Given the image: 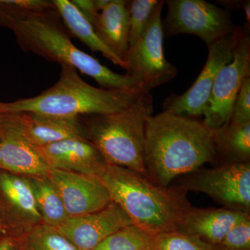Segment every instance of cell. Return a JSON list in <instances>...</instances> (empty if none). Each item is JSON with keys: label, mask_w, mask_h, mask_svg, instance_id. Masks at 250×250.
<instances>
[{"label": "cell", "mask_w": 250, "mask_h": 250, "mask_svg": "<svg viewBox=\"0 0 250 250\" xmlns=\"http://www.w3.org/2000/svg\"><path fill=\"white\" fill-rule=\"evenodd\" d=\"M147 178L168 187L179 176L217 160L214 131L196 118L163 111L148 118L145 140Z\"/></svg>", "instance_id": "cell-1"}, {"label": "cell", "mask_w": 250, "mask_h": 250, "mask_svg": "<svg viewBox=\"0 0 250 250\" xmlns=\"http://www.w3.org/2000/svg\"><path fill=\"white\" fill-rule=\"evenodd\" d=\"M54 11L57 10L44 12L22 11L6 6L0 0V25L13 31L24 50L31 51L60 65L75 67L94 79L102 88L143 90L134 77L112 71L74 45L56 19Z\"/></svg>", "instance_id": "cell-2"}, {"label": "cell", "mask_w": 250, "mask_h": 250, "mask_svg": "<svg viewBox=\"0 0 250 250\" xmlns=\"http://www.w3.org/2000/svg\"><path fill=\"white\" fill-rule=\"evenodd\" d=\"M98 177L112 202L123 208L134 226L150 236L176 231L192 208L185 189L159 187L125 167L108 164Z\"/></svg>", "instance_id": "cell-3"}, {"label": "cell", "mask_w": 250, "mask_h": 250, "mask_svg": "<svg viewBox=\"0 0 250 250\" xmlns=\"http://www.w3.org/2000/svg\"><path fill=\"white\" fill-rule=\"evenodd\" d=\"M61 65L60 77L55 84L37 96L1 103V113L30 112L70 117L109 114L131 107L150 94L97 88L82 80L75 67Z\"/></svg>", "instance_id": "cell-4"}, {"label": "cell", "mask_w": 250, "mask_h": 250, "mask_svg": "<svg viewBox=\"0 0 250 250\" xmlns=\"http://www.w3.org/2000/svg\"><path fill=\"white\" fill-rule=\"evenodd\" d=\"M152 113L149 94L123 111L88 116L84 125L87 139L108 165L129 169L147 178L144 159L146 126Z\"/></svg>", "instance_id": "cell-5"}, {"label": "cell", "mask_w": 250, "mask_h": 250, "mask_svg": "<svg viewBox=\"0 0 250 250\" xmlns=\"http://www.w3.org/2000/svg\"><path fill=\"white\" fill-rule=\"evenodd\" d=\"M165 4L159 1L142 36L129 47L125 59L128 74L147 93L173 80L177 74V67L166 60L164 54L161 11Z\"/></svg>", "instance_id": "cell-6"}, {"label": "cell", "mask_w": 250, "mask_h": 250, "mask_svg": "<svg viewBox=\"0 0 250 250\" xmlns=\"http://www.w3.org/2000/svg\"><path fill=\"white\" fill-rule=\"evenodd\" d=\"M177 186L187 192L205 194L225 208L250 213V162L198 169L184 175Z\"/></svg>", "instance_id": "cell-7"}, {"label": "cell", "mask_w": 250, "mask_h": 250, "mask_svg": "<svg viewBox=\"0 0 250 250\" xmlns=\"http://www.w3.org/2000/svg\"><path fill=\"white\" fill-rule=\"evenodd\" d=\"M162 22L164 36L189 34L200 38L207 45L236 29L226 10L204 0H168Z\"/></svg>", "instance_id": "cell-8"}, {"label": "cell", "mask_w": 250, "mask_h": 250, "mask_svg": "<svg viewBox=\"0 0 250 250\" xmlns=\"http://www.w3.org/2000/svg\"><path fill=\"white\" fill-rule=\"evenodd\" d=\"M250 77V37L248 26L238 27V40L232 61L219 72L204 109L203 123L218 129L229 121L243 80Z\"/></svg>", "instance_id": "cell-9"}, {"label": "cell", "mask_w": 250, "mask_h": 250, "mask_svg": "<svg viewBox=\"0 0 250 250\" xmlns=\"http://www.w3.org/2000/svg\"><path fill=\"white\" fill-rule=\"evenodd\" d=\"M238 40V27L231 34L208 46L205 67L190 88L182 95L172 93L164 103V111L197 118L203 114L217 75L232 61Z\"/></svg>", "instance_id": "cell-10"}, {"label": "cell", "mask_w": 250, "mask_h": 250, "mask_svg": "<svg viewBox=\"0 0 250 250\" xmlns=\"http://www.w3.org/2000/svg\"><path fill=\"white\" fill-rule=\"evenodd\" d=\"M0 218L5 233L21 236L42 223L34 194L24 176L0 169Z\"/></svg>", "instance_id": "cell-11"}, {"label": "cell", "mask_w": 250, "mask_h": 250, "mask_svg": "<svg viewBox=\"0 0 250 250\" xmlns=\"http://www.w3.org/2000/svg\"><path fill=\"white\" fill-rule=\"evenodd\" d=\"M48 177L57 187L69 218L98 211L112 202L98 176L51 169Z\"/></svg>", "instance_id": "cell-12"}, {"label": "cell", "mask_w": 250, "mask_h": 250, "mask_svg": "<svg viewBox=\"0 0 250 250\" xmlns=\"http://www.w3.org/2000/svg\"><path fill=\"white\" fill-rule=\"evenodd\" d=\"M131 225L123 208L111 202L98 211L68 218L57 228L79 250H93L108 236Z\"/></svg>", "instance_id": "cell-13"}, {"label": "cell", "mask_w": 250, "mask_h": 250, "mask_svg": "<svg viewBox=\"0 0 250 250\" xmlns=\"http://www.w3.org/2000/svg\"><path fill=\"white\" fill-rule=\"evenodd\" d=\"M1 169L18 175L48 176L51 168L23 134L14 113H0Z\"/></svg>", "instance_id": "cell-14"}, {"label": "cell", "mask_w": 250, "mask_h": 250, "mask_svg": "<svg viewBox=\"0 0 250 250\" xmlns=\"http://www.w3.org/2000/svg\"><path fill=\"white\" fill-rule=\"evenodd\" d=\"M34 147L51 169L98 176L108 165L98 148L85 138Z\"/></svg>", "instance_id": "cell-15"}, {"label": "cell", "mask_w": 250, "mask_h": 250, "mask_svg": "<svg viewBox=\"0 0 250 250\" xmlns=\"http://www.w3.org/2000/svg\"><path fill=\"white\" fill-rule=\"evenodd\" d=\"M26 139L36 147L73 138H86L80 117L22 112L14 113Z\"/></svg>", "instance_id": "cell-16"}, {"label": "cell", "mask_w": 250, "mask_h": 250, "mask_svg": "<svg viewBox=\"0 0 250 250\" xmlns=\"http://www.w3.org/2000/svg\"><path fill=\"white\" fill-rule=\"evenodd\" d=\"M250 216V213L225 207L192 208L176 231L198 237L210 244L220 245L234 225Z\"/></svg>", "instance_id": "cell-17"}, {"label": "cell", "mask_w": 250, "mask_h": 250, "mask_svg": "<svg viewBox=\"0 0 250 250\" xmlns=\"http://www.w3.org/2000/svg\"><path fill=\"white\" fill-rule=\"evenodd\" d=\"M129 1L111 0L94 26L104 43L124 62L129 49Z\"/></svg>", "instance_id": "cell-18"}, {"label": "cell", "mask_w": 250, "mask_h": 250, "mask_svg": "<svg viewBox=\"0 0 250 250\" xmlns=\"http://www.w3.org/2000/svg\"><path fill=\"white\" fill-rule=\"evenodd\" d=\"M213 131L217 160L222 164L250 162V121L229 119Z\"/></svg>", "instance_id": "cell-19"}, {"label": "cell", "mask_w": 250, "mask_h": 250, "mask_svg": "<svg viewBox=\"0 0 250 250\" xmlns=\"http://www.w3.org/2000/svg\"><path fill=\"white\" fill-rule=\"evenodd\" d=\"M52 2L72 35L80 39L93 52H100L115 65L125 68V62L104 43L93 26L83 17L71 1L54 0Z\"/></svg>", "instance_id": "cell-20"}, {"label": "cell", "mask_w": 250, "mask_h": 250, "mask_svg": "<svg viewBox=\"0 0 250 250\" xmlns=\"http://www.w3.org/2000/svg\"><path fill=\"white\" fill-rule=\"evenodd\" d=\"M31 190L42 223L57 227L69 218L60 194L48 176L25 177Z\"/></svg>", "instance_id": "cell-21"}, {"label": "cell", "mask_w": 250, "mask_h": 250, "mask_svg": "<svg viewBox=\"0 0 250 250\" xmlns=\"http://www.w3.org/2000/svg\"><path fill=\"white\" fill-rule=\"evenodd\" d=\"M18 237L24 250H79L57 228L45 223Z\"/></svg>", "instance_id": "cell-22"}, {"label": "cell", "mask_w": 250, "mask_h": 250, "mask_svg": "<svg viewBox=\"0 0 250 250\" xmlns=\"http://www.w3.org/2000/svg\"><path fill=\"white\" fill-rule=\"evenodd\" d=\"M151 250H225L220 245L210 244L198 237L173 231L152 236Z\"/></svg>", "instance_id": "cell-23"}, {"label": "cell", "mask_w": 250, "mask_h": 250, "mask_svg": "<svg viewBox=\"0 0 250 250\" xmlns=\"http://www.w3.org/2000/svg\"><path fill=\"white\" fill-rule=\"evenodd\" d=\"M151 238L131 225L113 233L93 250H151Z\"/></svg>", "instance_id": "cell-24"}, {"label": "cell", "mask_w": 250, "mask_h": 250, "mask_svg": "<svg viewBox=\"0 0 250 250\" xmlns=\"http://www.w3.org/2000/svg\"><path fill=\"white\" fill-rule=\"evenodd\" d=\"M160 0H133L129 1V47L142 36L153 12Z\"/></svg>", "instance_id": "cell-25"}, {"label": "cell", "mask_w": 250, "mask_h": 250, "mask_svg": "<svg viewBox=\"0 0 250 250\" xmlns=\"http://www.w3.org/2000/svg\"><path fill=\"white\" fill-rule=\"evenodd\" d=\"M220 246L225 250H250V216L234 225Z\"/></svg>", "instance_id": "cell-26"}, {"label": "cell", "mask_w": 250, "mask_h": 250, "mask_svg": "<svg viewBox=\"0 0 250 250\" xmlns=\"http://www.w3.org/2000/svg\"><path fill=\"white\" fill-rule=\"evenodd\" d=\"M230 119L239 122L250 121V77H247L242 83Z\"/></svg>", "instance_id": "cell-27"}, {"label": "cell", "mask_w": 250, "mask_h": 250, "mask_svg": "<svg viewBox=\"0 0 250 250\" xmlns=\"http://www.w3.org/2000/svg\"><path fill=\"white\" fill-rule=\"evenodd\" d=\"M6 6L22 11L31 12H44L54 11L55 6L52 1L45 0H1Z\"/></svg>", "instance_id": "cell-28"}, {"label": "cell", "mask_w": 250, "mask_h": 250, "mask_svg": "<svg viewBox=\"0 0 250 250\" xmlns=\"http://www.w3.org/2000/svg\"><path fill=\"white\" fill-rule=\"evenodd\" d=\"M72 3L83 15V17L92 24L95 26L100 12L95 6L94 0H72Z\"/></svg>", "instance_id": "cell-29"}, {"label": "cell", "mask_w": 250, "mask_h": 250, "mask_svg": "<svg viewBox=\"0 0 250 250\" xmlns=\"http://www.w3.org/2000/svg\"><path fill=\"white\" fill-rule=\"evenodd\" d=\"M0 250H24L21 238L9 233L0 236Z\"/></svg>", "instance_id": "cell-30"}, {"label": "cell", "mask_w": 250, "mask_h": 250, "mask_svg": "<svg viewBox=\"0 0 250 250\" xmlns=\"http://www.w3.org/2000/svg\"><path fill=\"white\" fill-rule=\"evenodd\" d=\"M242 9L244 11L245 15H246L247 22L248 23V26L250 27V1H245L243 2V6H242Z\"/></svg>", "instance_id": "cell-31"}, {"label": "cell", "mask_w": 250, "mask_h": 250, "mask_svg": "<svg viewBox=\"0 0 250 250\" xmlns=\"http://www.w3.org/2000/svg\"><path fill=\"white\" fill-rule=\"evenodd\" d=\"M110 1L111 0H94V3L99 12L104 9L109 4Z\"/></svg>", "instance_id": "cell-32"}, {"label": "cell", "mask_w": 250, "mask_h": 250, "mask_svg": "<svg viewBox=\"0 0 250 250\" xmlns=\"http://www.w3.org/2000/svg\"><path fill=\"white\" fill-rule=\"evenodd\" d=\"M3 233H5V229L2 221H1V219L0 218V236Z\"/></svg>", "instance_id": "cell-33"}, {"label": "cell", "mask_w": 250, "mask_h": 250, "mask_svg": "<svg viewBox=\"0 0 250 250\" xmlns=\"http://www.w3.org/2000/svg\"><path fill=\"white\" fill-rule=\"evenodd\" d=\"M0 169H1V146H0Z\"/></svg>", "instance_id": "cell-34"}, {"label": "cell", "mask_w": 250, "mask_h": 250, "mask_svg": "<svg viewBox=\"0 0 250 250\" xmlns=\"http://www.w3.org/2000/svg\"><path fill=\"white\" fill-rule=\"evenodd\" d=\"M1 102H0V105H1ZM0 113H1V112H0Z\"/></svg>", "instance_id": "cell-35"}]
</instances>
